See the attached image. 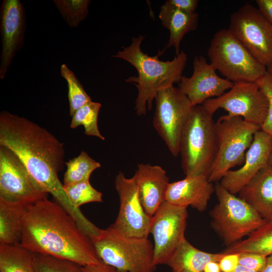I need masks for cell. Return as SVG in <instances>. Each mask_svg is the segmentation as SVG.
<instances>
[{"label":"cell","instance_id":"cell-31","mask_svg":"<svg viewBox=\"0 0 272 272\" xmlns=\"http://www.w3.org/2000/svg\"><path fill=\"white\" fill-rule=\"evenodd\" d=\"M69 261L38 253H34L36 272H69Z\"/></svg>","mask_w":272,"mask_h":272},{"label":"cell","instance_id":"cell-2","mask_svg":"<svg viewBox=\"0 0 272 272\" xmlns=\"http://www.w3.org/2000/svg\"><path fill=\"white\" fill-rule=\"evenodd\" d=\"M20 245L34 253L82 266L102 262L90 237L73 217L47 198L26 207Z\"/></svg>","mask_w":272,"mask_h":272},{"label":"cell","instance_id":"cell-29","mask_svg":"<svg viewBox=\"0 0 272 272\" xmlns=\"http://www.w3.org/2000/svg\"><path fill=\"white\" fill-rule=\"evenodd\" d=\"M62 19L72 28L77 27L88 16L89 0L53 1Z\"/></svg>","mask_w":272,"mask_h":272},{"label":"cell","instance_id":"cell-8","mask_svg":"<svg viewBox=\"0 0 272 272\" xmlns=\"http://www.w3.org/2000/svg\"><path fill=\"white\" fill-rule=\"evenodd\" d=\"M215 188L218 203L210 212L211 225L228 247L267 222L245 201L229 192L220 183Z\"/></svg>","mask_w":272,"mask_h":272},{"label":"cell","instance_id":"cell-42","mask_svg":"<svg viewBox=\"0 0 272 272\" xmlns=\"http://www.w3.org/2000/svg\"><path fill=\"white\" fill-rule=\"evenodd\" d=\"M267 71L268 72L272 74V65L267 67Z\"/></svg>","mask_w":272,"mask_h":272},{"label":"cell","instance_id":"cell-22","mask_svg":"<svg viewBox=\"0 0 272 272\" xmlns=\"http://www.w3.org/2000/svg\"><path fill=\"white\" fill-rule=\"evenodd\" d=\"M225 253H212L201 251L184 238L168 261L173 272H203L209 262H219Z\"/></svg>","mask_w":272,"mask_h":272},{"label":"cell","instance_id":"cell-18","mask_svg":"<svg viewBox=\"0 0 272 272\" xmlns=\"http://www.w3.org/2000/svg\"><path fill=\"white\" fill-rule=\"evenodd\" d=\"M132 177L142 205L146 213L152 217L165 200L170 183L166 172L160 166L142 163L138 164Z\"/></svg>","mask_w":272,"mask_h":272},{"label":"cell","instance_id":"cell-3","mask_svg":"<svg viewBox=\"0 0 272 272\" xmlns=\"http://www.w3.org/2000/svg\"><path fill=\"white\" fill-rule=\"evenodd\" d=\"M144 38L142 35L133 37L130 45L122 46V50L112 55L125 60L137 70L138 76L130 77L125 81L134 84L138 89L134 109L139 116L146 115L147 109H151L153 101L160 90L180 82L187 60V55L183 51L172 60L165 61L159 59L164 53L162 50H159L157 55L149 56L141 49Z\"/></svg>","mask_w":272,"mask_h":272},{"label":"cell","instance_id":"cell-33","mask_svg":"<svg viewBox=\"0 0 272 272\" xmlns=\"http://www.w3.org/2000/svg\"><path fill=\"white\" fill-rule=\"evenodd\" d=\"M239 254L238 264L258 272L262 271L266 262L267 256L250 252H242Z\"/></svg>","mask_w":272,"mask_h":272},{"label":"cell","instance_id":"cell-35","mask_svg":"<svg viewBox=\"0 0 272 272\" xmlns=\"http://www.w3.org/2000/svg\"><path fill=\"white\" fill-rule=\"evenodd\" d=\"M239 257V253H225L219 262L221 272L233 271L238 265Z\"/></svg>","mask_w":272,"mask_h":272},{"label":"cell","instance_id":"cell-7","mask_svg":"<svg viewBox=\"0 0 272 272\" xmlns=\"http://www.w3.org/2000/svg\"><path fill=\"white\" fill-rule=\"evenodd\" d=\"M208 55L211 65L233 83L256 82L266 72L260 63L228 29L213 37Z\"/></svg>","mask_w":272,"mask_h":272},{"label":"cell","instance_id":"cell-23","mask_svg":"<svg viewBox=\"0 0 272 272\" xmlns=\"http://www.w3.org/2000/svg\"><path fill=\"white\" fill-rule=\"evenodd\" d=\"M26 206L0 199V244H20Z\"/></svg>","mask_w":272,"mask_h":272},{"label":"cell","instance_id":"cell-34","mask_svg":"<svg viewBox=\"0 0 272 272\" xmlns=\"http://www.w3.org/2000/svg\"><path fill=\"white\" fill-rule=\"evenodd\" d=\"M68 264L69 272H116L114 268L103 262L82 266L69 261Z\"/></svg>","mask_w":272,"mask_h":272},{"label":"cell","instance_id":"cell-26","mask_svg":"<svg viewBox=\"0 0 272 272\" xmlns=\"http://www.w3.org/2000/svg\"><path fill=\"white\" fill-rule=\"evenodd\" d=\"M66 170L64 173L63 185L68 186L89 181L93 172L100 168L101 164L85 151L65 163Z\"/></svg>","mask_w":272,"mask_h":272},{"label":"cell","instance_id":"cell-41","mask_svg":"<svg viewBox=\"0 0 272 272\" xmlns=\"http://www.w3.org/2000/svg\"><path fill=\"white\" fill-rule=\"evenodd\" d=\"M268 165L272 168V147L268 159Z\"/></svg>","mask_w":272,"mask_h":272},{"label":"cell","instance_id":"cell-1","mask_svg":"<svg viewBox=\"0 0 272 272\" xmlns=\"http://www.w3.org/2000/svg\"><path fill=\"white\" fill-rule=\"evenodd\" d=\"M0 146L7 147L22 161L30 174L50 193L76 221L83 214L71 203L58 173L64 164V145L38 124L7 111L0 113Z\"/></svg>","mask_w":272,"mask_h":272},{"label":"cell","instance_id":"cell-19","mask_svg":"<svg viewBox=\"0 0 272 272\" xmlns=\"http://www.w3.org/2000/svg\"><path fill=\"white\" fill-rule=\"evenodd\" d=\"M215 188L205 175L186 176L180 180L169 183L165 200L178 206H191L199 212L206 210Z\"/></svg>","mask_w":272,"mask_h":272},{"label":"cell","instance_id":"cell-38","mask_svg":"<svg viewBox=\"0 0 272 272\" xmlns=\"http://www.w3.org/2000/svg\"><path fill=\"white\" fill-rule=\"evenodd\" d=\"M203 272H221L219 262L215 261L208 262L204 268Z\"/></svg>","mask_w":272,"mask_h":272},{"label":"cell","instance_id":"cell-36","mask_svg":"<svg viewBox=\"0 0 272 272\" xmlns=\"http://www.w3.org/2000/svg\"><path fill=\"white\" fill-rule=\"evenodd\" d=\"M170 5L188 14L195 13L198 1L197 0H168Z\"/></svg>","mask_w":272,"mask_h":272},{"label":"cell","instance_id":"cell-25","mask_svg":"<svg viewBox=\"0 0 272 272\" xmlns=\"http://www.w3.org/2000/svg\"><path fill=\"white\" fill-rule=\"evenodd\" d=\"M34 253L19 245L0 244V272H36Z\"/></svg>","mask_w":272,"mask_h":272},{"label":"cell","instance_id":"cell-20","mask_svg":"<svg viewBox=\"0 0 272 272\" xmlns=\"http://www.w3.org/2000/svg\"><path fill=\"white\" fill-rule=\"evenodd\" d=\"M267 222L272 221V168L262 169L239 192Z\"/></svg>","mask_w":272,"mask_h":272},{"label":"cell","instance_id":"cell-6","mask_svg":"<svg viewBox=\"0 0 272 272\" xmlns=\"http://www.w3.org/2000/svg\"><path fill=\"white\" fill-rule=\"evenodd\" d=\"M217 151L208 179L216 182L233 167L243 165L246 152L260 126L228 114L215 122Z\"/></svg>","mask_w":272,"mask_h":272},{"label":"cell","instance_id":"cell-30","mask_svg":"<svg viewBox=\"0 0 272 272\" xmlns=\"http://www.w3.org/2000/svg\"><path fill=\"white\" fill-rule=\"evenodd\" d=\"M63 187L71 203L76 209L87 203L103 201L102 193L94 188L89 181Z\"/></svg>","mask_w":272,"mask_h":272},{"label":"cell","instance_id":"cell-27","mask_svg":"<svg viewBox=\"0 0 272 272\" xmlns=\"http://www.w3.org/2000/svg\"><path fill=\"white\" fill-rule=\"evenodd\" d=\"M101 106L100 103L91 101L79 108L72 116L70 127L76 128L83 125L87 135L96 137L105 140L98 126V117Z\"/></svg>","mask_w":272,"mask_h":272},{"label":"cell","instance_id":"cell-40","mask_svg":"<svg viewBox=\"0 0 272 272\" xmlns=\"http://www.w3.org/2000/svg\"><path fill=\"white\" fill-rule=\"evenodd\" d=\"M232 272H258L253 270H251L246 268L241 265L238 264L236 268Z\"/></svg>","mask_w":272,"mask_h":272},{"label":"cell","instance_id":"cell-5","mask_svg":"<svg viewBox=\"0 0 272 272\" xmlns=\"http://www.w3.org/2000/svg\"><path fill=\"white\" fill-rule=\"evenodd\" d=\"M213 115L202 104L191 110L180 146L182 168L186 176L208 177L217 151Z\"/></svg>","mask_w":272,"mask_h":272},{"label":"cell","instance_id":"cell-16","mask_svg":"<svg viewBox=\"0 0 272 272\" xmlns=\"http://www.w3.org/2000/svg\"><path fill=\"white\" fill-rule=\"evenodd\" d=\"M233 84L219 77L216 70L203 56H196L193 61L192 75L190 77L182 76L178 88L194 106L221 96Z\"/></svg>","mask_w":272,"mask_h":272},{"label":"cell","instance_id":"cell-12","mask_svg":"<svg viewBox=\"0 0 272 272\" xmlns=\"http://www.w3.org/2000/svg\"><path fill=\"white\" fill-rule=\"evenodd\" d=\"M20 158L0 146V199L25 206L47 198Z\"/></svg>","mask_w":272,"mask_h":272},{"label":"cell","instance_id":"cell-15","mask_svg":"<svg viewBox=\"0 0 272 272\" xmlns=\"http://www.w3.org/2000/svg\"><path fill=\"white\" fill-rule=\"evenodd\" d=\"M26 27L25 8L21 2L4 0L0 9L1 79H4L16 53L23 46Z\"/></svg>","mask_w":272,"mask_h":272},{"label":"cell","instance_id":"cell-24","mask_svg":"<svg viewBox=\"0 0 272 272\" xmlns=\"http://www.w3.org/2000/svg\"><path fill=\"white\" fill-rule=\"evenodd\" d=\"M225 253L250 252L265 256L272 254V221L266 222L244 239L229 246Z\"/></svg>","mask_w":272,"mask_h":272},{"label":"cell","instance_id":"cell-11","mask_svg":"<svg viewBox=\"0 0 272 272\" xmlns=\"http://www.w3.org/2000/svg\"><path fill=\"white\" fill-rule=\"evenodd\" d=\"M202 105L213 114L218 109H223L229 115L260 126L268 110L267 98L256 82L234 83L223 95L208 99Z\"/></svg>","mask_w":272,"mask_h":272},{"label":"cell","instance_id":"cell-4","mask_svg":"<svg viewBox=\"0 0 272 272\" xmlns=\"http://www.w3.org/2000/svg\"><path fill=\"white\" fill-rule=\"evenodd\" d=\"M97 254L116 272H155L154 245L148 238L125 236L111 225L90 237Z\"/></svg>","mask_w":272,"mask_h":272},{"label":"cell","instance_id":"cell-37","mask_svg":"<svg viewBox=\"0 0 272 272\" xmlns=\"http://www.w3.org/2000/svg\"><path fill=\"white\" fill-rule=\"evenodd\" d=\"M258 9L272 24V0H256Z\"/></svg>","mask_w":272,"mask_h":272},{"label":"cell","instance_id":"cell-21","mask_svg":"<svg viewBox=\"0 0 272 272\" xmlns=\"http://www.w3.org/2000/svg\"><path fill=\"white\" fill-rule=\"evenodd\" d=\"M159 17L163 27L170 31L169 41L162 51L164 52L166 49L174 47L175 55L179 54L181 52V42L184 35L197 27L198 14L185 13L166 1L160 7Z\"/></svg>","mask_w":272,"mask_h":272},{"label":"cell","instance_id":"cell-28","mask_svg":"<svg viewBox=\"0 0 272 272\" xmlns=\"http://www.w3.org/2000/svg\"><path fill=\"white\" fill-rule=\"evenodd\" d=\"M60 74L68 87L70 115L72 116L80 107L92 101L75 74L65 64L60 66Z\"/></svg>","mask_w":272,"mask_h":272},{"label":"cell","instance_id":"cell-10","mask_svg":"<svg viewBox=\"0 0 272 272\" xmlns=\"http://www.w3.org/2000/svg\"><path fill=\"white\" fill-rule=\"evenodd\" d=\"M228 29L260 63L272 65V24L258 8L240 7L231 15Z\"/></svg>","mask_w":272,"mask_h":272},{"label":"cell","instance_id":"cell-9","mask_svg":"<svg viewBox=\"0 0 272 272\" xmlns=\"http://www.w3.org/2000/svg\"><path fill=\"white\" fill-rule=\"evenodd\" d=\"M155 99L153 126L171 154L177 157L182 134L193 106L187 96L173 86L160 90Z\"/></svg>","mask_w":272,"mask_h":272},{"label":"cell","instance_id":"cell-17","mask_svg":"<svg viewBox=\"0 0 272 272\" xmlns=\"http://www.w3.org/2000/svg\"><path fill=\"white\" fill-rule=\"evenodd\" d=\"M271 147L272 135L261 129L257 131L241 167L229 171L221 179L220 184L233 194L239 193L262 169L268 165Z\"/></svg>","mask_w":272,"mask_h":272},{"label":"cell","instance_id":"cell-39","mask_svg":"<svg viewBox=\"0 0 272 272\" xmlns=\"http://www.w3.org/2000/svg\"><path fill=\"white\" fill-rule=\"evenodd\" d=\"M261 272H272V254L267 256L265 265Z\"/></svg>","mask_w":272,"mask_h":272},{"label":"cell","instance_id":"cell-14","mask_svg":"<svg viewBox=\"0 0 272 272\" xmlns=\"http://www.w3.org/2000/svg\"><path fill=\"white\" fill-rule=\"evenodd\" d=\"M114 182L120 205L112 226L126 236L148 238L150 234L151 217L146 213L142 205L134 178H127L120 171Z\"/></svg>","mask_w":272,"mask_h":272},{"label":"cell","instance_id":"cell-32","mask_svg":"<svg viewBox=\"0 0 272 272\" xmlns=\"http://www.w3.org/2000/svg\"><path fill=\"white\" fill-rule=\"evenodd\" d=\"M265 94L268 102L266 118L261 129L272 135V74L267 72L256 82Z\"/></svg>","mask_w":272,"mask_h":272},{"label":"cell","instance_id":"cell-13","mask_svg":"<svg viewBox=\"0 0 272 272\" xmlns=\"http://www.w3.org/2000/svg\"><path fill=\"white\" fill-rule=\"evenodd\" d=\"M187 207L165 200L151 217L150 234L154 238V264H166L173 252L185 238Z\"/></svg>","mask_w":272,"mask_h":272}]
</instances>
